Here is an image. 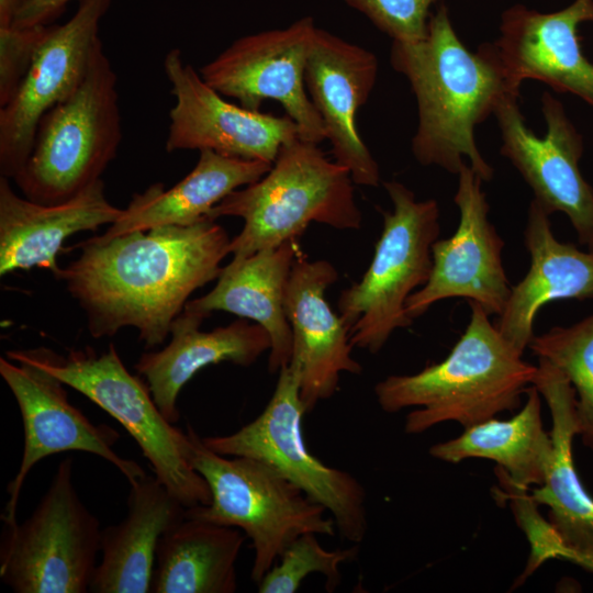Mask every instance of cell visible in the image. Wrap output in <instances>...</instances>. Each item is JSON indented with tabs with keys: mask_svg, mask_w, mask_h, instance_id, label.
Returning <instances> with one entry per match:
<instances>
[{
	"mask_svg": "<svg viewBox=\"0 0 593 593\" xmlns=\"http://www.w3.org/2000/svg\"><path fill=\"white\" fill-rule=\"evenodd\" d=\"M231 238L210 217L190 225L94 236L57 280L82 309L94 338L124 327L138 331L147 349L161 345L189 296L217 279Z\"/></svg>",
	"mask_w": 593,
	"mask_h": 593,
	"instance_id": "1",
	"label": "cell"
},
{
	"mask_svg": "<svg viewBox=\"0 0 593 593\" xmlns=\"http://www.w3.org/2000/svg\"><path fill=\"white\" fill-rule=\"evenodd\" d=\"M390 63L407 79L416 99L411 149L417 163L458 175L467 159L483 181H491L494 169L479 150L474 130L494 115L504 99L519 96L493 42L469 51L452 26L448 8L440 3L422 41H392Z\"/></svg>",
	"mask_w": 593,
	"mask_h": 593,
	"instance_id": "2",
	"label": "cell"
},
{
	"mask_svg": "<svg viewBox=\"0 0 593 593\" xmlns=\"http://www.w3.org/2000/svg\"><path fill=\"white\" fill-rule=\"evenodd\" d=\"M470 321L449 355L414 374L389 376L374 387L382 411L406 415L404 430L421 434L456 422L463 428L519 407L537 371L499 332L490 315L469 302Z\"/></svg>",
	"mask_w": 593,
	"mask_h": 593,
	"instance_id": "3",
	"label": "cell"
},
{
	"mask_svg": "<svg viewBox=\"0 0 593 593\" xmlns=\"http://www.w3.org/2000/svg\"><path fill=\"white\" fill-rule=\"evenodd\" d=\"M349 170L327 158L318 144L300 137L281 146L270 170L231 192L206 217H240L230 254L248 256L298 239L311 223L358 230L362 215Z\"/></svg>",
	"mask_w": 593,
	"mask_h": 593,
	"instance_id": "4",
	"label": "cell"
},
{
	"mask_svg": "<svg viewBox=\"0 0 593 593\" xmlns=\"http://www.w3.org/2000/svg\"><path fill=\"white\" fill-rule=\"evenodd\" d=\"M187 433L189 460L206 481L211 501L187 508L186 516L244 532L254 549L250 578L255 583L300 535H335L326 508L273 468L254 458L212 451L190 425Z\"/></svg>",
	"mask_w": 593,
	"mask_h": 593,
	"instance_id": "5",
	"label": "cell"
},
{
	"mask_svg": "<svg viewBox=\"0 0 593 593\" xmlns=\"http://www.w3.org/2000/svg\"><path fill=\"white\" fill-rule=\"evenodd\" d=\"M116 81L100 40L78 88L38 123L30 156L13 179L25 198L56 204L101 179L122 139Z\"/></svg>",
	"mask_w": 593,
	"mask_h": 593,
	"instance_id": "6",
	"label": "cell"
},
{
	"mask_svg": "<svg viewBox=\"0 0 593 593\" xmlns=\"http://www.w3.org/2000/svg\"><path fill=\"white\" fill-rule=\"evenodd\" d=\"M5 357L44 369L115 418L137 443L154 475L187 508L210 503L209 485L189 460L187 430L164 416L148 384L125 368L113 344L100 355L90 347L66 356L38 347L9 350Z\"/></svg>",
	"mask_w": 593,
	"mask_h": 593,
	"instance_id": "7",
	"label": "cell"
},
{
	"mask_svg": "<svg viewBox=\"0 0 593 593\" xmlns=\"http://www.w3.org/2000/svg\"><path fill=\"white\" fill-rule=\"evenodd\" d=\"M383 186L393 209L383 213L370 266L337 301L353 346L371 354L380 351L393 332L412 324L406 301L427 282L432 247L440 233L439 206L434 199L417 201L411 189L395 180Z\"/></svg>",
	"mask_w": 593,
	"mask_h": 593,
	"instance_id": "8",
	"label": "cell"
},
{
	"mask_svg": "<svg viewBox=\"0 0 593 593\" xmlns=\"http://www.w3.org/2000/svg\"><path fill=\"white\" fill-rule=\"evenodd\" d=\"M72 468L63 459L32 514L3 523L0 579L13 592H89L102 528L77 493Z\"/></svg>",
	"mask_w": 593,
	"mask_h": 593,
	"instance_id": "9",
	"label": "cell"
},
{
	"mask_svg": "<svg viewBox=\"0 0 593 593\" xmlns=\"http://www.w3.org/2000/svg\"><path fill=\"white\" fill-rule=\"evenodd\" d=\"M306 413L299 372L289 363L279 370L275 391L255 419L233 434L202 437V441L216 454L267 463L324 506L344 539L359 545L368 530L366 490L356 477L310 452L302 433Z\"/></svg>",
	"mask_w": 593,
	"mask_h": 593,
	"instance_id": "10",
	"label": "cell"
},
{
	"mask_svg": "<svg viewBox=\"0 0 593 593\" xmlns=\"http://www.w3.org/2000/svg\"><path fill=\"white\" fill-rule=\"evenodd\" d=\"M317 26L304 16L284 29L262 31L234 41L203 65L202 79L223 97L260 111L266 100L279 102L296 124L299 137L320 144L324 122L305 90V66Z\"/></svg>",
	"mask_w": 593,
	"mask_h": 593,
	"instance_id": "11",
	"label": "cell"
},
{
	"mask_svg": "<svg viewBox=\"0 0 593 593\" xmlns=\"http://www.w3.org/2000/svg\"><path fill=\"white\" fill-rule=\"evenodd\" d=\"M111 0H82L64 24L46 25L31 64L0 107V174L14 179L33 147L40 121L82 81Z\"/></svg>",
	"mask_w": 593,
	"mask_h": 593,
	"instance_id": "12",
	"label": "cell"
},
{
	"mask_svg": "<svg viewBox=\"0 0 593 593\" xmlns=\"http://www.w3.org/2000/svg\"><path fill=\"white\" fill-rule=\"evenodd\" d=\"M519 96H510L494 112L501 154L518 170L545 211L563 213L579 242L593 250V188L580 169L583 137L550 92L541 96L547 133L534 134L525 123Z\"/></svg>",
	"mask_w": 593,
	"mask_h": 593,
	"instance_id": "13",
	"label": "cell"
},
{
	"mask_svg": "<svg viewBox=\"0 0 593 593\" xmlns=\"http://www.w3.org/2000/svg\"><path fill=\"white\" fill-rule=\"evenodd\" d=\"M0 374L12 392L22 417L24 444L15 477L9 482V500L1 519L16 522V506L29 472L46 457L65 451L93 454L112 463L132 483L145 474L131 459L114 451L121 435L107 424H93L68 400L65 383L44 369L0 358Z\"/></svg>",
	"mask_w": 593,
	"mask_h": 593,
	"instance_id": "14",
	"label": "cell"
},
{
	"mask_svg": "<svg viewBox=\"0 0 593 593\" xmlns=\"http://www.w3.org/2000/svg\"><path fill=\"white\" fill-rule=\"evenodd\" d=\"M482 182L469 164L460 168L454 197L459 224L450 237L433 244L430 276L406 301L412 320L434 303L451 298L478 303L489 315L503 312L512 287L503 267L504 242L489 221Z\"/></svg>",
	"mask_w": 593,
	"mask_h": 593,
	"instance_id": "15",
	"label": "cell"
},
{
	"mask_svg": "<svg viewBox=\"0 0 593 593\" xmlns=\"http://www.w3.org/2000/svg\"><path fill=\"white\" fill-rule=\"evenodd\" d=\"M175 104L169 111L166 150L211 149L219 154L272 164L282 145L299 137L288 116L251 111L227 102L184 63L174 48L164 59Z\"/></svg>",
	"mask_w": 593,
	"mask_h": 593,
	"instance_id": "16",
	"label": "cell"
},
{
	"mask_svg": "<svg viewBox=\"0 0 593 593\" xmlns=\"http://www.w3.org/2000/svg\"><path fill=\"white\" fill-rule=\"evenodd\" d=\"M377 56L317 27L305 66V87L320 113L334 160L346 167L354 183L377 187L378 163L357 125L359 109L368 101L378 76Z\"/></svg>",
	"mask_w": 593,
	"mask_h": 593,
	"instance_id": "17",
	"label": "cell"
},
{
	"mask_svg": "<svg viewBox=\"0 0 593 593\" xmlns=\"http://www.w3.org/2000/svg\"><path fill=\"white\" fill-rule=\"evenodd\" d=\"M337 280L338 272L329 261L310 260L300 251L287 283L284 311L292 332L289 363L299 372L307 413L335 394L342 373L362 371L351 355L349 328L325 296Z\"/></svg>",
	"mask_w": 593,
	"mask_h": 593,
	"instance_id": "18",
	"label": "cell"
},
{
	"mask_svg": "<svg viewBox=\"0 0 593 593\" xmlns=\"http://www.w3.org/2000/svg\"><path fill=\"white\" fill-rule=\"evenodd\" d=\"M593 22V0H574L555 12L516 3L501 14L493 42L511 83L538 80L593 109V63L582 52L578 29Z\"/></svg>",
	"mask_w": 593,
	"mask_h": 593,
	"instance_id": "19",
	"label": "cell"
},
{
	"mask_svg": "<svg viewBox=\"0 0 593 593\" xmlns=\"http://www.w3.org/2000/svg\"><path fill=\"white\" fill-rule=\"evenodd\" d=\"M123 209L105 197L102 179L74 198L43 204L20 197L0 177V275L33 267L49 270L55 278L61 267L57 257L67 238L79 232L113 224Z\"/></svg>",
	"mask_w": 593,
	"mask_h": 593,
	"instance_id": "20",
	"label": "cell"
},
{
	"mask_svg": "<svg viewBox=\"0 0 593 593\" xmlns=\"http://www.w3.org/2000/svg\"><path fill=\"white\" fill-rule=\"evenodd\" d=\"M204 318L183 309L172 322L168 345L142 354L134 366L172 424L180 418L178 395L197 372L220 362L249 367L271 347L267 331L249 320L239 318L226 326L201 331Z\"/></svg>",
	"mask_w": 593,
	"mask_h": 593,
	"instance_id": "21",
	"label": "cell"
},
{
	"mask_svg": "<svg viewBox=\"0 0 593 593\" xmlns=\"http://www.w3.org/2000/svg\"><path fill=\"white\" fill-rule=\"evenodd\" d=\"M549 214L533 199L524 232L530 256L526 276L511 288L495 326L521 354L529 346L538 311L552 301L593 299V250L555 236Z\"/></svg>",
	"mask_w": 593,
	"mask_h": 593,
	"instance_id": "22",
	"label": "cell"
},
{
	"mask_svg": "<svg viewBox=\"0 0 593 593\" xmlns=\"http://www.w3.org/2000/svg\"><path fill=\"white\" fill-rule=\"evenodd\" d=\"M301 251L298 239L235 257L222 267L215 287L201 298L188 301L184 309L209 316L224 311L262 326L271 340L268 370L289 365L292 332L284 311V295L292 265Z\"/></svg>",
	"mask_w": 593,
	"mask_h": 593,
	"instance_id": "23",
	"label": "cell"
},
{
	"mask_svg": "<svg viewBox=\"0 0 593 593\" xmlns=\"http://www.w3.org/2000/svg\"><path fill=\"white\" fill-rule=\"evenodd\" d=\"M186 511L155 475L145 473L130 483L126 516L102 528L101 560L89 592H150L158 540Z\"/></svg>",
	"mask_w": 593,
	"mask_h": 593,
	"instance_id": "24",
	"label": "cell"
},
{
	"mask_svg": "<svg viewBox=\"0 0 593 593\" xmlns=\"http://www.w3.org/2000/svg\"><path fill=\"white\" fill-rule=\"evenodd\" d=\"M532 384L544 396L552 422L551 461L544 483L532 490V495L549 508L548 519L568 548L593 551V497L575 470L572 454L573 439L579 435L574 389L542 358H538Z\"/></svg>",
	"mask_w": 593,
	"mask_h": 593,
	"instance_id": "25",
	"label": "cell"
},
{
	"mask_svg": "<svg viewBox=\"0 0 593 593\" xmlns=\"http://www.w3.org/2000/svg\"><path fill=\"white\" fill-rule=\"evenodd\" d=\"M194 168L170 189L155 183L135 193L121 216L101 235L115 237L168 225H190L236 189L256 182L272 164L199 150Z\"/></svg>",
	"mask_w": 593,
	"mask_h": 593,
	"instance_id": "26",
	"label": "cell"
},
{
	"mask_svg": "<svg viewBox=\"0 0 593 593\" xmlns=\"http://www.w3.org/2000/svg\"><path fill=\"white\" fill-rule=\"evenodd\" d=\"M246 538L236 527L186 516L158 540L150 592H236V561Z\"/></svg>",
	"mask_w": 593,
	"mask_h": 593,
	"instance_id": "27",
	"label": "cell"
},
{
	"mask_svg": "<svg viewBox=\"0 0 593 593\" xmlns=\"http://www.w3.org/2000/svg\"><path fill=\"white\" fill-rule=\"evenodd\" d=\"M526 403L506 421L493 418L465 428L456 438L433 445L438 460L458 463L469 458L493 460L516 483L541 485L552 456V441L541 419L540 393L533 384Z\"/></svg>",
	"mask_w": 593,
	"mask_h": 593,
	"instance_id": "28",
	"label": "cell"
},
{
	"mask_svg": "<svg viewBox=\"0 0 593 593\" xmlns=\"http://www.w3.org/2000/svg\"><path fill=\"white\" fill-rule=\"evenodd\" d=\"M528 347L558 368L573 387L578 436L593 450V313L570 326L534 336Z\"/></svg>",
	"mask_w": 593,
	"mask_h": 593,
	"instance_id": "29",
	"label": "cell"
},
{
	"mask_svg": "<svg viewBox=\"0 0 593 593\" xmlns=\"http://www.w3.org/2000/svg\"><path fill=\"white\" fill-rule=\"evenodd\" d=\"M315 533H304L282 552L271 569L257 583L259 593H294L311 573L325 578V589L333 592L342 581L340 566L356 559L358 546L327 550Z\"/></svg>",
	"mask_w": 593,
	"mask_h": 593,
	"instance_id": "30",
	"label": "cell"
},
{
	"mask_svg": "<svg viewBox=\"0 0 593 593\" xmlns=\"http://www.w3.org/2000/svg\"><path fill=\"white\" fill-rule=\"evenodd\" d=\"M495 475L497 494L510 502L515 521L530 545L527 564L512 586L515 589L546 561L561 559L568 547L549 519L540 515L537 508L539 504L533 497L528 486L514 482L499 466L495 467Z\"/></svg>",
	"mask_w": 593,
	"mask_h": 593,
	"instance_id": "31",
	"label": "cell"
},
{
	"mask_svg": "<svg viewBox=\"0 0 593 593\" xmlns=\"http://www.w3.org/2000/svg\"><path fill=\"white\" fill-rule=\"evenodd\" d=\"M392 41L416 43L427 34L430 8L441 0H344Z\"/></svg>",
	"mask_w": 593,
	"mask_h": 593,
	"instance_id": "32",
	"label": "cell"
},
{
	"mask_svg": "<svg viewBox=\"0 0 593 593\" xmlns=\"http://www.w3.org/2000/svg\"><path fill=\"white\" fill-rule=\"evenodd\" d=\"M46 25L0 29V107L4 105L26 72Z\"/></svg>",
	"mask_w": 593,
	"mask_h": 593,
	"instance_id": "33",
	"label": "cell"
},
{
	"mask_svg": "<svg viewBox=\"0 0 593 593\" xmlns=\"http://www.w3.org/2000/svg\"><path fill=\"white\" fill-rule=\"evenodd\" d=\"M72 1L79 3L82 0H26L12 26L26 29L53 24Z\"/></svg>",
	"mask_w": 593,
	"mask_h": 593,
	"instance_id": "34",
	"label": "cell"
},
{
	"mask_svg": "<svg viewBox=\"0 0 593 593\" xmlns=\"http://www.w3.org/2000/svg\"><path fill=\"white\" fill-rule=\"evenodd\" d=\"M26 0H0V29L12 26L13 21Z\"/></svg>",
	"mask_w": 593,
	"mask_h": 593,
	"instance_id": "35",
	"label": "cell"
},
{
	"mask_svg": "<svg viewBox=\"0 0 593 593\" xmlns=\"http://www.w3.org/2000/svg\"><path fill=\"white\" fill-rule=\"evenodd\" d=\"M561 559L580 567L586 572L593 573V551H581L567 548Z\"/></svg>",
	"mask_w": 593,
	"mask_h": 593,
	"instance_id": "36",
	"label": "cell"
}]
</instances>
